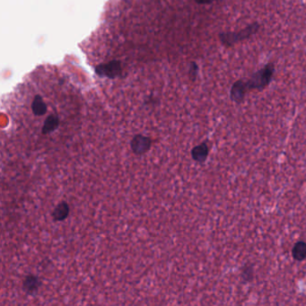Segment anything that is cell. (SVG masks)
Wrapping results in <instances>:
<instances>
[{
    "instance_id": "obj_7",
    "label": "cell",
    "mask_w": 306,
    "mask_h": 306,
    "mask_svg": "<svg viewBox=\"0 0 306 306\" xmlns=\"http://www.w3.org/2000/svg\"><path fill=\"white\" fill-rule=\"evenodd\" d=\"M192 157L195 162L199 163H204L206 161V159L208 157L209 154V148L207 146L206 142H202V143L195 146L192 149Z\"/></svg>"
},
{
    "instance_id": "obj_1",
    "label": "cell",
    "mask_w": 306,
    "mask_h": 306,
    "mask_svg": "<svg viewBox=\"0 0 306 306\" xmlns=\"http://www.w3.org/2000/svg\"><path fill=\"white\" fill-rule=\"evenodd\" d=\"M274 70L275 68L273 64H268L264 68L256 72L246 83L248 89H261L266 87L272 78Z\"/></svg>"
},
{
    "instance_id": "obj_2",
    "label": "cell",
    "mask_w": 306,
    "mask_h": 306,
    "mask_svg": "<svg viewBox=\"0 0 306 306\" xmlns=\"http://www.w3.org/2000/svg\"><path fill=\"white\" fill-rule=\"evenodd\" d=\"M259 28V25L257 23L251 24L248 27L240 31L238 33H225L219 35L221 43H224L225 45L230 46L234 43L243 41L244 39L248 38L251 35L255 34Z\"/></svg>"
},
{
    "instance_id": "obj_6",
    "label": "cell",
    "mask_w": 306,
    "mask_h": 306,
    "mask_svg": "<svg viewBox=\"0 0 306 306\" xmlns=\"http://www.w3.org/2000/svg\"><path fill=\"white\" fill-rule=\"evenodd\" d=\"M247 89H248V87L244 82L242 81V80L235 82L234 86L232 87V89H231V92H230L231 100L239 104L244 101V96H245Z\"/></svg>"
},
{
    "instance_id": "obj_9",
    "label": "cell",
    "mask_w": 306,
    "mask_h": 306,
    "mask_svg": "<svg viewBox=\"0 0 306 306\" xmlns=\"http://www.w3.org/2000/svg\"><path fill=\"white\" fill-rule=\"evenodd\" d=\"M70 208L66 201H61L55 206L51 213L53 220L55 222H63L66 220L69 215Z\"/></svg>"
},
{
    "instance_id": "obj_12",
    "label": "cell",
    "mask_w": 306,
    "mask_h": 306,
    "mask_svg": "<svg viewBox=\"0 0 306 306\" xmlns=\"http://www.w3.org/2000/svg\"><path fill=\"white\" fill-rule=\"evenodd\" d=\"M212 1H214V0H205V4H209Z\"/></svg>"
},
{
    "instance_id": "obj_5",
    "label": "cell",
    "mask_w": 306,
    "mask_h": 306,
    "mask_svg": "<svg viewBox=\"0 0 306 306\" xmlns=\"http://www.w3.org/2000/svg\"><path fill=\"white\" fill-rule=\"evenodd\" d=\"M31 110L36 117H42L48 112V104L42 94L36 93L34 95L31 102Z\"/></svg>"
},
{
    "instance_id": "obj_3",
    "label": "cell",
    "mask_w": 306,
    "mask_h": 306,
    "mask_svg": "<svg viewBox=\"0 0 306 306\" xmlns=\"http://www.w3.org/2000/svg\"><path fill=\"white\" fill-rule=\"evenodd\" d=\"M152 139L142 134L134 136L130 141V149L136 155H143L148 153L152 147Z\"/></svg>"
},
{
    "instance_id": "obj_8",
    "label": "cell",
    "mask_w": 306,
    "mask_h": 306,
    "mask_svg": "<svg viewBox=\"0 0 306 306\" xmlns=\"http://www.w3.org/2000/svg\"><path fill=\"white\" fill-rule=\"evenodd\" d=\"M59 124H60V120H59L58 115L56 114V113H51V114L49 115L43 122L42 134L46 136V135L52 133L55 130L58 129Z\"/></svg>"
},
{
    "instance_id": "obj_10",
    "label": "cell",
    "mask_w": 306,
    "mask_h": 306,
    "mask_svg": "<svg viewBox=\"0 0 306 306\" xmlns=\"http://www.w3.org/2000/svg\"><path fill=\"white\" fill-rule=\"evenodd\" d=\"M292 257L297 261H304L306 258V243L298 241L292 249Z\"/></svg>"
},
{
    "instance_id": "obj_4",
    "label": "cell",
    "mask_w": 306,
    "mask_h": 306,
    "mask_svg": "<svg viewBox=\"0 0 306 306\" xmlns=\"http://www.w3.org/2000/svg\"><path fill=\"white\" fill-rule=\"evenodd\" d=\"M43 286V281L38 276L34 274H29L24 278L22 289L27 296L34 297L38 294L40 288Z\"/></svg>"
},
{
    "instance_id": "obj_11",
    "label": "cell",
    "mask_w": 306,
    "mask_h": 306,
    "mask_svg": "<svg viewBox=\"0 0 306 306\" xmlns=\"http://www.w3.org/2000/svg\"><path fill=\"white\" fill-rule=\"evenodd\" d=\"M241 278L244 283H251L254 279V265L253 263L244 264L241 268Z\"/></svg>"
}]
</instances>
